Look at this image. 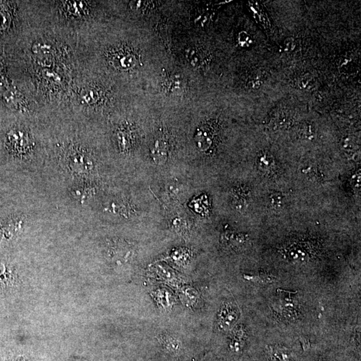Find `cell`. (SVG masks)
<instances>
[{
  "instance_id": "obj_1",
  "label": "cell",
  "mask_w": 361,
  "mask_h": 361,
  "mask_svg": "<svg viewBox=\"0 0 361 361\" xmlns=\"http://www.w3.org/2000/svg\"><path fill=\"white\" fill-rule=\"evenodd\" d=\"M112 64L121 70H133L140 65L141 56L132 47L124 46L113 50L110 54Z\"/></svg>"
},
{
  "instance_id": "obj_2",
  "label": "cell",
  "mask_w": 361,
  "mask_h": 361,
  "mask_svg": "<svg viewBox=\"0 0 361 361\" xmlns=\"http://www.w3.org/2000/svg\"><path fill=\"white\" fill-rule=\"evenodd\" d=\"M162 86L165 93L173 96H181L186 90V80L180 74L164 70Z\"/></svg>"
},
{
  "instance_id": "obj_3",
  "label": "cell",
  "mask_w": 361,
  "mask_h": 361,
  "mask_svg": "<svg viewBox=\"0 0 361 361\" xmlns=\"http://www.w3.org/2000/svg\"><path fill=\"white\" fill-rule=\"evenodd\" d=\"M264 361H298L297 354L292 348L281 344L266 346Z\"/></svg>"
},
{
  "instance_id": "obj_4",
  "label": "cell",
  "mask_w": 361,
  "mask_h": 361,
  "mask_svg": "<svg viewBox=\"0 0 361 361\" xmlns=\"http://www.w3.org/2000/svg\"><path fill=\"white\" fill-rule=\"evenodd\" d=\"M187 61L193 67L202 68L207 62V55L205 50L198 46H191L185 50Z\"/></svg>"
},
{
  "instance_id": "obj_5",
  "label": "cell",
  "mask_w": 361,
  "mask_h": 361,
  "mask_svg": "<svg viewBox=\"0 0 361 361\" xmlns=\"http://www.w3.org/2000/svg\"><path fill=\"white\" fill-rule=\"evenodd\" d=\"M169 145L167 141L163 138L157 139L151 147V154L153 160L157 163H164L168 155Z\"/></svg>"
},
{
  "instance_id": "obj_6",
  "label": "cell",
  "mask_w": 361,
  "mask_h": 361,
  "mask_svg": "<svg viewBox=\"0 0 361 361\" xmlns=\"http://www.w3.org/2000/svg\"><path fill=\"white\" fill-rule=\"evenodd\" d=\"M283 201V198L280 195H272L271 199H270V203H271L272 206L277 209L282 207V205L284 204Z\"/></svg>"
},
{
  "instance_id": "obj_7",
  "label": "cell",
  "mask_w": 361,
  "mask_h": 361,
  "mask_svg": "<svg viewBox=\"0 0 361 361\" xmlns=\"http://www.w3.org/2000/svg\"><path fill=\"white\" fill-rule=\"evenodd\" d=\"M98 92L95 91V90L88 91L86 95L84 96V98H85L84 100H85L86 102H90V103L97 101L98 98Z\"/></svg>"
},
{
  "instance_id": "obj_8",
  "label": "cell",
  "mask_w": 361,
  "mask_h": 361,
  "mask_svg": "<svg viewBox=\"0 0 361 361\" xmlns=\"http://www.w3.org/2000/svg\"><path fill=\"white\" fill-rule=\"evenodd\" d=\"M7 18V16L4 14V12H0V28H4L6 27L8 22Z\"/></svg>"
},
{
  "instance_id": "obj_9",
  "label": "cell",
  "mask_w": 361,
  "mask_h": 361,
  "mask_svg": "<svg viewBox=\"0 0 361 361\" xmlns=\"http://www.w3.org/2000/svg\"><path fill=\"white\" fill-rule=\"evenodd\" d=\"M4 266L2 265V264H0V274L2 273V272H4Z\"/></svg>"
}]
</instances>
